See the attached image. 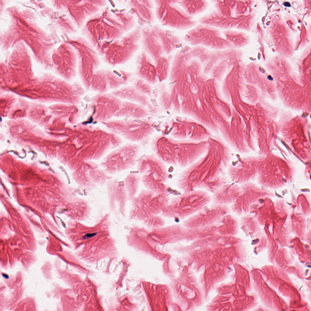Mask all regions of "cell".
I'll return each instance as SVG.
<instances>
[{"label":"cell","mask_w":311,"mask_h":311,"mask_svg":"<svg viewBox=\"0 0 311 311\" xmlns=\"http://www.w3.org/2000/svg\"><path fill=\"white\" fill-rule=\"evenodd\" d=\"M211 202V196L202 190L183 193L176 196L163 209L162 214L166 217L179 221L194 214Z\"/></svg>","instance_id":"6da1fadb"},{"label":"cell","mask_w":311,"mask_h":311,"mask_svg":"<svg viewBox=\"0 0 311 311\" xmlns=\"http://www.w3.org/2000/svg\"><path fill=\"white\" fill-rule=\"evenodd\" d=\"M193 145L183 140L160 136L153 140L152 147L158 158L163 162L180 167L192 161Z\"/></svg>","instance_id":"7a4b0ae2"},{"label":"cell","mask_w":311,"mask_h":311,"mask_svg":"<svg viewBox=\"0 0 311 311\" xmlns=\"http://www.w3.org/2000/svg\"><path fill=\"white\" fill-rule=\"evenodd\" d=\"M138 173L142 175L141 180L147 189L155 193H166L168 189L165 183L168 173L164 162L152 155L144 156L137 162Z\"/></svg>","instance_id":"3957f363"},{"label":"cell","mask_w":311,"mask_h":311,"mask_svg":"<svg viewBox=\"0 0 311 311\" xmlns=\"http://www.w3.org/2000/svg\"><path fill=\"white\" fill-rule=\"evenodd\" d=\"M201 24L191 30L187 35V39L190 44L217 50L234 48L230 42L221 36L217 29Z\"/></svg>","instance_id":"277c9868"},{"label":"cell","mask_w":311,"mask_h":311,"mask_svg":"<svg viewBox=\"0 0 311 311\" xmlns=\"http://www.w3.org/2000/svg\"><path fill=\"white\" fill-rule=\"evenodd\" d=\"M230 211L228 206L209 204L183 220L182 225L188 228L211 225L216 223L223 216L230 213Z\"/></svg>","instance_id":"5b68a950"},{"label":"cell","mask_w":311,"mask_h":311,"mask_svg":"<svg viewBox=\"0 0 311 311\" xmlns=\"http://www.w3.org/2000/svg\"><path fill=\"white\" fill-rule=\"evenodd\" d=\"M155 193L148 189L144 190L132 199L131 219L143 222L151 216L155 215L150 202Z\"/></svg>","instance_id":"8992f818"},{"label":"cell","mask_w":311,"mask_h":311,"mask_svg":"<svg viewBox=\"0 0 311 311\" xmlns=\"http://www.w3.org/2000/svg\"><path fill=\"white\" fill-rule=\"evenodd\" d=\"M199 21L201 24L227 29L240 27L241 22L240 17L225 16L216 11L201 17Z\"/></svg>","instance_id":"52a82bcc"},{"label":"cell","mask_w":311,"mask_h":311,"mask_svg":"<svg viewBox=\"0 0 311 311\" xmlns=\"http://www.w3.org/2000/svg\"><path fill=\"white\" fill-rule=\"evenodd\" d=\"M240 193L236 184H224L213 193L211 201L216 204L226 206L231 205Z\"/></svg>","instance_id":"ba28073f"},{"label":"cell","mask_w":311,"mask_h":311,"mask_svg":"<svg viewBox=\"0 0 311 311\" xmlns=\"http://www.w3.org/2000/svg\"><path fill=\"white\" fill-rule=\"evenodd\" d=\"M186 228L183 225L174 224L152 230L148 237L153 239H181L186 238Z\"/></svg>","instance_id":"9c48e42d"},{"label":"cell","mask_w":311,"mask_h":311,"mask_svg":"<svg viewBox=\"0 0 311 311\" xmlns=\"http://www.w3.org/2000/svg\"><path fill=\"white\" fill-rule=\"evenodd\" d=\"M214 225L217 233L220 235L235 236L238 232L237 221L230 213L223 216Z\"/></svg>","instance_id":"30bf717a"},{"label":"cell","mask_w":311,"mask_h":311,"mask_svg":"<svg viewBox=\"0 0 311 311\" xmlns=\"http://www.w3.org/2000/svg\"><path fill=\"white\" fill-rule=\"evenodd\" d=\"M183 4L188 13L191 15L202 12L207 6V2L204 0L185 1Z\"/></svg>","instance_id":"8fae6325"},{"label":"cell","mask_w":311,"mask_h":311,"mask_svg":"<svg viewBox=\"0 0 311 311\" xmlns=\"http://www.w3.org/2000/svg\"><path fill=\"white\" fill-rule=\"evenodd\" d=\"M236 1H216V6L218 12L223 15L231 16L234 10Z\"/></svg>","instance_id":"7c38bea8"},{"label":"cell","mask_w":311,"mask_h":311,"mask_svg":"<svg viewBox=\"0 0 311 311\" xmlns=\"http://www.w3.org/2000/svg\"><path fill=\"white\" fill-rule=\"evenodd\" d=\"M211 52L205 47L196 46L191 49L189 53L192 57L203 60L210 58Z\"/></svg>","instance_id":"4fadbf2b"},{"label":"cell","mask_w":311,"mask_h":311,"mask_svg":"<svg viewBox=\"0 0 311 311\" xmlns=\"http://www.w3.org/2000/svg\"><path fill=\"white\" fill-rule=\"evenodd\" d=\"M144 224L152 230L164 226V219L158 215H152L143 221Z\"/></svg>","instance_id":"5bb4252c"},{"label":"cell","mask_w":311,"mask_h":311,"mask_svg":"<svg viewBox=\"0 0 311 311\" xmlns=\"http://www.w3.org/2000/svg\"><path fill=\"white\" fill-rule=\"evenodd\" d=\"M224 33L225 39L231 44L234 47H239L241 44V36L236 31L227 29L225 31Z\"/></svg>","instance_id":"9a60e30c"},{"label":"cell","mask_w":311,"mask_h":311,"mask_svg":"<svg viewBox=\"0 0 311 311\" xmlns=\"http://www.w3.org/2000/svg\"><path fill=\"white\" fill-rule=\"evenodd\" d=\"M130 180V197L132 199L137 195L140 180V176L135 173L131 175Z\"/></svg>","instance_id":"2e32d148"},{"label":"cell","mask_w":311,"mask_h":311,"mask_svg":"<svg viewBox=\"0 0 311 311\" xmlns=\"http://www.w3.org/2000/svg\"><path fill=\"white\" fill-rule=\"evenodd\" d=\"M192 90L194 93H196L198 91L197 87L195 85H193L191 87Z\"/></svg>","instance_id":"e0dca14e"},{"label":"cell","mask_w":311,"mask_h":311,"mask_svg":"<svg viewBox=\"0 0 311 311\" xmlns=\"http://www.w3.org/2000/svg\"><path fill=\"white\" fill-rule=\"evenodd\" d=\"M95 234H87V235H85L84 236V239H87V238H91V237L94 236V235H95Z\"/></svg>","instance_id":"ac0fdd59"},{"label":"cell","mask_w":311,"mask_h":311,"mask_svg":"<svg viewBox=\"0 0 311 311\" xmlns=\"http://www.w3.org/2000/svg\"><path fill=\"white\" fill-rule=\"evenodd\" d=\"M283 5L284 6L286 7H290V4L289 2H285L283 3Z\"/></svg>","instance_id":"d6986e66"},{"label":"cell","mask_w":311,"mask_h":311,"mask_svg":"<svg viewBox=\"0 0 311 311\" xmlns=\"http://www.w3.org/2000/svg\"><path fill=\"white\" fill-rule=\"evenodd\" d=\"M198 105L199 108H201V105L199 101H198Z\"/></svg>","instance_id":"ffe728a7"},{"label":"cell","mask_w":311,"mask_h":311,"mask_svg":"<svg viewBox=\"0 0 311 311\" xmlns=\"http://www.w3.org/2000/svg\"><path fill=\"white\" fill-rule=\"evenodd\" d=\"M268 78L269 80H272V77L271 76H268Z\"/></svg>","instance_id":"44dd1931"}]
</instances>
